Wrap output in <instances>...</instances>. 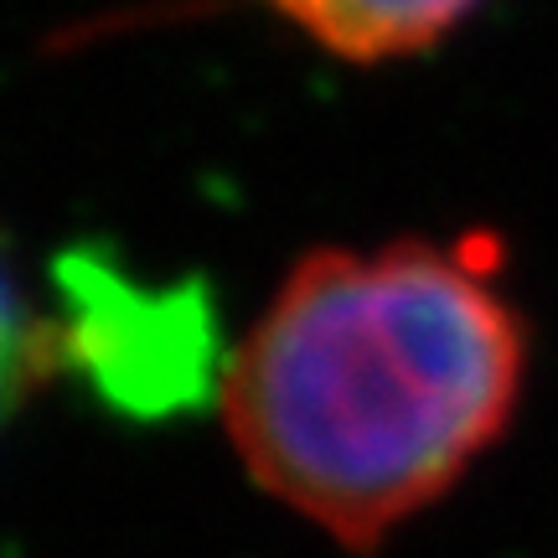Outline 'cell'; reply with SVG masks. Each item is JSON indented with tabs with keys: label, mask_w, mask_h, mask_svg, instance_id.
I'll use <instances>...</instances> for the list:
<instances>
[{
	"label": "cell",
	"mask_w": 558,
	"mask_h": 558,
	"mask_svg": "<svg viewBox=\"0 0 558 558\" xmlns=\"http://www.w3.org/2000/svg\"><path fill=\"white\" fill-rule=\"evenodd\" d=\"M527 367L497 233L326 243L222 357L218 414L264 497L373 554L507 439Z\"/></svg>",
	"instance_id": "cell-1"
},
{
	"label": "cell",
	"mask_w": 558,
	"mask_h": 558,
	"mask_svg": "<svg viewBox=\"0 0 558 558\" xmlns=\"http://www.w3.org/2000/svg\"><path fill=\"white\" fill-rule=\"evenodd\" d=\"M320 52L357 68H383L435 52L486 0H264Z\"/></svg>",
	"instance_id": "cell-2"
},
{
	"label": "cell",
	"mask_w": 558,
	"mask_h": 558,
	"mask_svg": "<svg viewBox=\"0 0 558 558\" xmlns=\"http://www.w3.org/2000/svg\"><path fill=\"white\" fill-rule=\"evenodd\" d=\"M68 367L62 316H47L26 290L16 259L0 248V435L41 393V383Z\"/></svg>",
	"instance_id": "cell-3"
}]
</instances>
